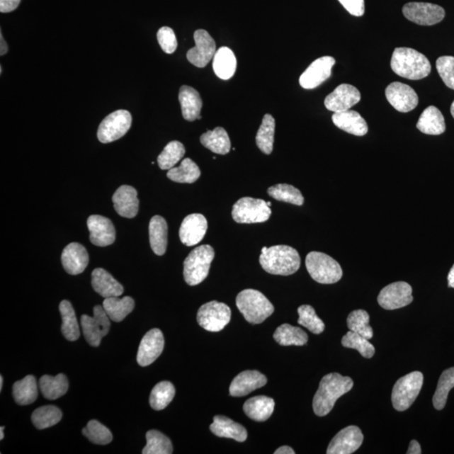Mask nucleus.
Returning a JSON list of instances; mask_svg holds the SVG:
<instances>
[{
  "instance_id": "nucleus-23",
  "label": "nucleus",
  "mask_w": 454,
  "mask_h": 454,
  "mask_svg": "<svg viewBox=\"0 0 454 454\" xmlns=\"http://www.w3.org/2000/svg\"><path fill=\"white\" fill-rule=\"evenodd\" d=\"M89 254L83 245L72 242L67 245L62 254V263L66 272L71 276L82 273L89 264Z\"/></svg>"
},
{
  "instance_id": "nucleus-7",
  "label": "nucleus",
  "mask_w": 454,
  "mask_h": 454,
  "mask_svg": "<svg viewBox=\"0 0 454 454\" xmlns=\"http://www.w3.org/2000/svg\"><path fill=\"white\" fill-rule=\"evenodd\" d=\"M422 373L415 371L399 379L391 395L393 407L398 412L407 411L416 401L424 385Z\"/></svg>"
},
{
  "instance_id": "nucleus-21",
  "label": "nucleus",
  "mask_w": 454,
  "mask_h": 454,
  "mask_svg": "<svg viewBox=\"0 0 454 454\" xmlns=\"http://www.w3.org/2000/svg\"><path fill=\"white\" fill-rule=\"evenodd\" d=\"M87 226L91 232L89 239L93 245L107 246L115 241V229L109 218L102 215H93L89 217Z\"/></svg>"
},
{
  "instance_id": "nucleus-43",
  "label": "nucleus",
  "mask_w": 454,
  "mask_h": 454,
  "mask_svg": "<svg viewBox=\"0 0 454 454\" xmlns=\"http://www.w3.org/2000/svg\"><path fill=\"white\" fill-rule=\"evenodd\" d=\"M62 413L60 409L54 406H46L38 408L31 416L34 426L39 430H43L55 426L62 419Z\"/></svg>"
},
{
  "instance_id": "nucleus-14",
  "label": "nucleus",
  "mask_w": 454,
  "mask_h": 454,
  "mask_svg": "<svg viewBox=\"0 0 454 454\" xmlns=\"http://www.w3.org/2000/svg\"><path fill=\"white\" fill-rule=\"evenodd\" d=\"M335 64L334 57L330 56L319 57L301 74L300 86L305 89H313L320 86L331 77V69Z\"/></svg>"
},
{
  "instance_id": "nucleus-46",
  "label": "nucleus",
  "mask_w": 454,
  "mask_h": 454,
  "mask_svg": "<svg viewBox=\"0 0 454 454\" xmlns=\"http://www.w3.org/2000/svg\"><path fill=\"white\" fill-rule=\"evenodd\" d=\"M370 314L367 312L363 310H356L351 312L348 317V329L370 340L374 336V331L370 325Z\"/></svg>"
},
{
  "instance_id": "nucleus-1",
  "label": "nucleus",
  "mask_w": 454,
  "mask_h": 454,
  "mask_svg": "<svg viewBox=\"0 0 454 454\" xmlns=\"http://www.w3.org/2000/svg\"><path fill=\"white\" fill-rule=\"evenodd\" d=\"M353 387L350 377L331 373L322 378L313 399V410L318 416L329 414L336 401Z\"/></svg>"
},
{
  "instance_id": "nucleus-52",
  "label": "nucleus",
  "mask_w": 454,
  "mask_h": 454,
  "mask_svg": "<svg viewBox=\"0 0 454 454\" xmlns=\"http://www.w3.org/2000/svg\"><path fill=\"white\" fill-rule=\"evenodd\" d=\"M157 40L165 53L172 54L176 51L178 42L173 29L168 26L161 27L157 31Z\"/></svg>"
},
{
  "instance_id": "nucleus-24",
  "label": "nucleus",
  "mask_w": 454,
  "mask_h": 454,
  "mask_svg": "<svg viewBox=\"0 0 454 454\" xmlns=\"http://www.w3.org/2000/svg\"><path fill=\"white\" fill-rule=\"evenodd\" d=\"M114 208L120 217L132 219L136 217L139 210V200L136 188L129 186H120L115 192Z\"/></svg>"
},
{
  "instance_id": "nucleus-13",
  "label": "nucleus",
  "mask_w": 454,
  "mask_h": 454,
  "mask_svg": "<svg viewBox=\"0 0 454 454\" xmlns=\"http://www.w3.org/2000/svg\"><path fill=\"white\" fill-rule=\"evenodd\" d=\"M413 301L412 288L407 282H395L384 288L378 296V303L385 310L407 307Z\"/></svg>"
},
{
  "instance_id": "nucleus-54",
  "label": "nucleus",
  "mask_w": 454,
  "mask_h": 454,
  "mask_svg": "<svg viewBox=\"0 0 454 454\" xmlns=\"http://www.w3.org/2000/svg\"><path fill=\"white\" fill-rule=\"evenodd\" d=\"M21 0H0V12L10 13L16 10Z\"/></svg>"
},
{
  "instance_id": "nucleus-30",
  "label": "nucleus",
  "mask_w": 454,
  "mask_h": 454,
  "mask_svg": "<svg viewBox=\"0 0 454 454\" xmlns=\"http://www.w3.org/2000/svg\"><path fill=\"white\" fill-rule=\"evenodd\" d=\"M276 402L273 399L259 395L247 399L244 406L245 414L256 421H265L273 413Z\"/></svg>"
},
{
  "instance_id": "nucleus-40",
  "label": "nucleus",
  "mask_w": 454,
  "mask_h": 454,
  "mask_svg": "<svg viewBox=\"0 0 454 454\" xmlns=\"http://www.w3.org/2000/svg\"><path fill=\"white\" fill-rule=\"evenodd\" d=\"M274 130H276V120L271 115L263 116L262 124L256 136V143L264 154H271L274 142Z\"/></svg>"
},
{
  "instance_id": "nucleus-27",
  "label": "nucleus",
  "mask_w": 454,
  "mask_h": 454,
  "mask_svg": "<svg viewBox=\"0 0 454 454\" xmlns=\"http://www.w3.org/2000/svg\"><path fill=\"white\" fill-rule=\"evenodd\" d=\"M210 429L219 438H232L240 443L245 442L247 438V431L244 426L224 416H215Z\"/></svg>"
},
{
  "instance_id": "nucleus-56",
  "label": "nucleus",
  "mask_w": 454,
  "mask_h": 454,
  "mask_svg": "<svg viewBox=\"0 0 454 454\" xmlns=\"http://www.w3.org/2000/svg\"><path fill=\"white\" fill-rule=\"evenodd\" d=\"M0 40H1V44H0V55L4 56L8 52V45L6 42V40L4 39L3 34H0Z\"/></svg>"
},
{
  "instance_id": "nucleus-39",
  "label": "nucleus",
  "mask_w": 454,
  "mask_h": 454,
  "mask_svg": "<svg viewBox=\"0 0 454 454\" xmlns=\"http://www.w3.org/2000/svg\"><path fill=\"white\" fill-rule=\"evenodd\" d=\"M200 175V170L195 161L186 159L182 161L179 167L169 169L167 177L174 182L193 183L199 179Z\"/></svg>"
},
{
  "instance_id": "nucleus-20",
  "label": "nucleus",
  "mask_w": 454,
  "mask_h": 454,
  "mask_svg": "<svg viewBox=\"0 0 454 454\" xmlns=\"http://www.w3.org/2000/svg\"><path fill=\"white\" fill-rule=\"evenodd\" d=\"M208 229V220L203 215H188L184 218L179 229V237L183 244L187 246H195L203 240Z\"/></svg>"
},
{
  "instance_id": "nucleus-8",
  "label": "nucleus",
  "mask_w": 454,
  "mask_h": 454,
  "mask_svg": "<svg viewBox=\"0 0 454 454\" xmlns=\"http://www.w3.org/2000/svg\"><path fill=\"white\" fill-rule=\"evenodd\" d=\"M271 214L267 202L250 197L238 200L232 208V218L240 224L265 222L271 217Z\"/></svg>"
},
{
  "instance_id": "nucleus-55",
  "label": "nucleus",
  "mask_w": 454,
  "mask_h": 454,
  "mask_svg": "<svg viewBox=\"0 0 454 454\" xmlns=\"http://www.w3.org/2000/svg\"><path fill=\"white\" fill-rule=\"evenodd\" d=\"M407 454H420L421 453V448L419 443L416 440H412L409 446Z\"/></svg>"
},
{
  "instance_id": "nucleus-36",
  "label": "nucleus",
  "mask_w": 454,
  "mask_h": 454,
  "mask_svg": "<svg viewBox=\"0 0 454 454\" xmlns=\"http://www.w3.org/2000/svg\"><path fill=\"white\" fill-rule=\"evenodd\" d=\"M103 307L111 321L120 322L132 312L135 301L130 296H125L123 299L119 297L106 298L103 302Z\"/></svg>"
},
{
  "instance_id": "nucleus-45",
  "label": "nucleus",
  "mask_w": 454,
  "mask_h": 454,
  "mask_svg": "<svg viewBox=\"0 0 454 454\" xmlns=\"http://www.w3.org/2000/svg\"><path fill=\"white\" fill-rule=\"evenodd\" d=\"M269 196L278 201L286 202V203L295 205H303L304 197L301 192L294 186L287 183L276 184L268 188Z\"/></svg>"
},
{
  "instance_id": "nucleus-25",
  "label": "nucleus",
  "mask_w": 454,
  "mask_h": 454,
  "mask_svg": "<svg viewBox=\"0 0 454 454\" xmlns=\"http://www.w3.org/2000/svg\"><path fill=\"white\" fill-rule=\"evenodd\" d=\"M336 127L357 137L365 136L368 127L366 120L355 110H346L334 113L331 117Z\"/></svg>"
},
{
  "instance_id": "nucleus-12",
  "label": "nucleus",
  "mask_w": 454,
  "mask_h": 454,
  "mask_svg": "<svg viewBox=\"0 0 454 454\" xmlns=\"http://www.w3.org/2000/svg\"><path fill=\"white\" fill-rule=\"evenodd\" d=\"M402 11L407 20L420 25L438 24L445 17L444 8L431 3H408L404 4Z\"/></svg>"
},
{
  "instance_id": "nucleus-41",
  "label": "nucleus",
  "mask_w": 454,
  "mask_h": 454,
  "mask_svg": "<svg viewBox=\"0 0 454 454\" xmlns=\"http://www.w3.org/2000/svg\"><path fill=\"white\" fill-rule=\"evenodd\" d=\"M175 395L174 386L169 381H161L152 389L150 395V406L155 411L164 410L172 402Z\"/></svg>"
},
{
  "instance_id": "nucleus-57",
  "label": "nucleus",
  "mask_w": 454,
  "mask_h": 454,
  "mask_svg": "<svg viewBox=\"0 0 454 454\" xmlns=\"http://www.w3.org/2000/svg\"><path fill=\"white\" fill-rule=\"evenodd\" d=\"M276 454H295V452L294 451V449L289 447V446H283L280 447V448H278L276 452H274Z\"/></svg>"
},
{
  "instance_id": "nucleus-17",
  "label": "nucleus",
  "mask_w": 454,
  "mask_h": 454,
  "mask_svg": "<svg viewBox=\"0 0 454 454\" xmlns=\"http://www.w3.org/2000/svg\"><path fill=\"white\" fill-rule=\"evenodd\" d=\"M361 101V93L356 87L343 84L327 96L324 104L328 110L339 113L350 110Z\"/></svg>"
},
{
  "instance_id": "nucleus-61",
  "label": "nucleus",
  "mask_w": 454,
  "mask_h": 454,
  "mask_svg": "<svg viewBox=\"0 0 454 454\" xmlns=\"http://www.w3.org/2000/svg\"><path fill=\"white\" fill-rule=\"evenodd\" d=\"M450 111H451V114H452V115H453V117L454 118V101L453 102V104L451 106Z\"/></svg>"
},
{
  "instance_id": "nucleus-16",
  "label": "nucleus",
  "mask_w": 454,
  "mask_h": 454,
  "mask_svg": "<svg viewBox=\"0 0 454 454\" xmlns=\"http://www.w3.org/2000/svg\"><path fill=\"white\" fill-rule=\"evenodd\" d=\"M194 38L195 47L188 51V60L197 67H205L217 52V46L214 39L205 30H197Z\"/></svg>"
},
{
  "instance_id": "nucleus-11",
  "label": "nucleus",
  "mask_w": 454,
  "mask_h": 454,
  "mask_svg": "<svg viewBox=\"0 0 454 454\" xmlns=\"http://www.w3.org/2000/svg\"><path fill=\"white\" fill-rule=\"evenodd\" d=\"M110 320L104 307L101 305L94 307L93 317L83 314L81 317V327H82L84 338L92 347H98L102 339L109 334Z\"/></svg>"
},
{
  "instance_id": "nucleus-4",
  "label": "nucleus",
  "mask_w": 454,
  "mask_h": 454,
  "mask_svg": "<svg viewBox=\"0 0 454 454\" xmlns=\"http://www.w3.org/2000/svg\"><path fill=\"white\" fill-rule=\"evenodd\" d=\"M236 304L244 318L251 324H260L274 312L266 296L256 290H244L237 295Z\"/></svg>"
},
{
  "instance_id": "nucleus-58",
  "label": "nucleus",
  "mask_w": 454,
  "mask_h": 454,
  "mask_svg": "<svg viewBox=\"0 0 454 454\" xmlns=\"http://www.w3.org/2000/svg\"><path fill=\"white\" fill-rule=\"evenodd\" d=\"M448 287L453 288V289H454V264L451 268L450 272H449L448 273Z\"/></svg>"
},
{
  "instance_id": "nucleus-28",
  "label": "nucleus",
  "mask_w": 454,
  "mask_h": 454,
  "mask_svg": "<svg viewBox=\"0 0 454 454\" xmlns=\"http://www.w3.org/2000/svg\"><path fill=\"white\" fill-rule=\"evenodd\" d=\"M178 101L181 102L182 114L188 121L200 120L202 102L200 93L194 88L183 85L179 89Z\"/></svg>"
},
{
  "instance_id": "nucleus-49",
  "label": "nucleus",
  "mask_w": 454,
  "mask_h": 454,
  "mask_svg": "<svg viewBox=\"0 0 454 454\" xmlns=\"http://www.w3.org/2000/svg\"><path fill=\"white\" fill-rule=\"evenodd\" d=\"M341 344L344 348L356 349L366 358H371L375 353L374 345L370 343V340L352 331H349L344 336Z\"/></svg>"
},
{
  "instance_id": "nucleus-34",
  "label": "nucleus",
  "mask_w": 454,
  "mask_h": 454,
  "mask_svg": "<svg viewBox=\"0 0 454 454\" xmlns=\"http://www.w3.org/2000/svg\"><path fill=\"white\" fill-rule=\"evenodd\" d=\"M13 397L20 406H26L37 401L38 387L35 378L27 375L23 380L16 382L13 385Z\"/></svg>"
},
{
  "instance_id": "nucleus-35",
  "label": "nucleus",
  "mask_w": 454,
  "mask_h": 454,
  "mask_svg": "<svg viewBox=\"0 0 454 454\" xmlns=\"http://www.w3.org/2000/svg\"><path fill=\"white\" fill-rule=\"evenodd\" d=\"M39 388L45 398L56 399L67 393L69 380L62 374L57 376L44 375L39 380Z\"/></svg>"
},
{
  "instance_id": "nucleus-19",
  "label": "nucleus",
  "mask_w": 454,
  "mask_h": 454,
  "mask_svg": "<svg viewBox=\"0 0 454 454\" xmlns=\"http://www.w3.org/2000/svg\"><path fill=\"white\" fill-rule=\"evenodd\" d=\"M164 336L159 329H152L147 332L141 341L137 353V363L142 367L150 365L163 353Z\"/></svg>"
},
{
  "instance_id": "nucleus-51",
  "label": "nucleus",
  "mask_w": 454,
  "mask_h": 454,
  "mask_svg": "<svg viewBox=\"0 0 454 454\" xmlns=\"http://www.w3.org/2000/svg\"><path fill=\"white\" fill-rule=\"evenodd\" d=\"M436 67L443 83L454 91V57H440L436 62Z\"/></svg>"
},
{
  "instance_id": "nucleus-32",
  "label": "nucleus",
  "mask_w": 454,
  "mask_h": 454,
  "mask_svg": "<svg viewBox=\"0 0 454 454\" xmlns=\"http://www.w3.org/2000/svg\"><path fill=\"white\" fill-rule=\"evenodd\" d=\"M150 244L154 254L163 256L168 246V224L164 217L155 215L149 223Z\"/></svg>"
},
{
  "instance_id": "nucleus-3",
  "label": "nucleus",
  "mask_w": 454,
  "mask_h": 454,
  "mask_svg": "<svg viewBox=\"0 0 454 454\" xmlns=\"http://www.w3.org/2000/svg\"><path fill=\"white\" fill-rule=\"evenodd\" d=\"M391 69L404 79L420 80L431 74V66L428 57L412 48H395L391 57Z\"/></svg>"
},
{
  "instance_id": "nucleus-5",
  "label": "nucleus",
  "mask_w": 454,
  "mask_h": 454,
  "mask_svg": "<svg viewBox=\"0 0 454 454\" xmlns=\"http://www.w3.org/2000/svg\"><path fill=\"white\" fill-rule=\"evenodd\" d=\"M215 251L210 245L195 247L183 263V277L188 285L195 286L208 278Z\"/></svg>"
},
{
  "instance_id": "nucleus-38",
  "label": "nucleus",
  "mask_w": 454,
  "mask_h": 454,
  "mask_svg": "<svg viewBox=\"0 0 454 454\" xmlns=\"http://www.w3.org/2000/svg\"><path fill=\"white\" fill-rule=\"evenodd\" d=\"M273 339L281 346H303L307 344L308 335L301 328L286 323L277 328Z\"/></svg>"
},
{
  "instance_id": "nucleus-62",
  "label": "nucleus",
  "mask_w": 454,
  "mask_h": 454,
  "mask_svg": "<svg viewBox=\"0 0 454 454\" xmlns=\"http://www.w3.org/2000/svg\"><path fill=\"white\" fill-rule=\"evenodd\" d=\"M267 204H268V205L269 206V208H271V205H272V204H271V202H268V203H267Z\"/></svg>"
},
{
  "instance_id": "nucleus-44",
  "label": "nucleus",
  "mask_w": 454,
  "mask_h": 454,
  "mask_svg": "<svg viewBox=\"0 0 454 454\" xmlns=\"http://www.w3.org/2000/svg\"><path fill=\"white\" fill-rule=\"evenodd\" d=\"M184 154H186V148L181 142H171L157 157V164L161 169L169 170L183 159Z\"/></svg>"
},
{
  "instance_id": "nucleus-60",
  "label": "nucleus",
  "mask_w": 454,
  "mask_h": 454,
  "mask_svg": "<svg viewBox=\"0 0 454 454\" xmlns=\"http://www.w3.org/2000/svg\"><path fill=\"white\" fill-rule=\"evenodd\" d=\"M3 385H4V378L1 375V376H0V390H2Z\"/></svg>"
},
{
  "instance_id": "nucleus-50",
  "label": "nucleus",
  "mask_w": 454,
  "mask_h": 454,
  "mask_svg": "<svg viewBox=\"0 0 454 454\" xmlns=\"http://www.w3.org/2000/svg\"><path fill=\"white\" fill-rule=\"evenodd\" d=\"M83 434L94 444L106 445L113 440L111 431L96 420L89 421L86 428L83 429Z\"/></svg>"
},
{
  "instance_id": "nucleus-42",
  "label": "nucleus",
  "mask_w": 454,
  "mask_h": 454,
  "mask_svg": "<svg viewBox=\"0 0 454 454\" xmlns=\"http://www.w3.org/2000/svg\"><path fill=\"white\" fill-rule=\"evenodd\" d=\"M147 445L143 448V454H171L173 453V444L164 434L157 430L148 431L146 435Z\"/></svg>"
},
{
  "instance_id": "nucleus-48",
  "label": "nucleus",
  "mask_w": 454,
  "mask_h": 454,
  "mask_svg": "<svg viewBox=\"0 0 454 454\" xmlns=\"http://www.w3.org/2000/svg\"><path fill=\"white\" fill-rule=\"evenodd\" d=\"M300 325L307 328L314 334H321L325 330L324 322L319 317L314 309L309 305H301L298 308Z\"/></svg>"
},
{
  "instance_id": "nucleus-10",
  "label": "nucleus",
  "mask_w": 454,
  "mask_h": 454,
  "mask_svg": "<svg viewBox=\"0 0 454 454\" xmlns=\"http://www.w3.org/2000/svg\"><path fill=\"white\" fill-rule=\"evenodd\" d=\"M132 117L125 110H115L106 116L98 127L97 137L102 143L113 142L127 133L132 127Z\"/></svg>"
},
{
  "instance_id": "nucleus-33",
  "label": "nucleus",
  "mask_w": 454,
  "mask_h": 454,
  "mask_svg": "<svg viewBox=\"0 0 454 454\" xmlns=\"http://www.w3.org/2000/svg\"><path fill=\"white\" fill-rule=\"evenodd\" d=\"M200 142L215 154L226 155L231 150L230 137L222 127H217L202 135Z\"/></svg>"
},
{
  "instance_id": "nucleus-53",
  "label": "nucleus",
  "mask_w": 454,
  "mask_h": 454,
  "mask_svg": "<svg viewBox=\"0 0 454 454\" xmlns=\"http://www.w3.org/2000/svg\"><path fill=\"white\" fill-rule=\"evenodd\" d=\"M347 11L353 16L361 17L364 15V0H339Z\"/></svg>"
},
{
  "instance_id": "nucleus-31",
  "label": "nucleus",
  "mask_w": 454,
  "mask_h": 454,
  "mask_svg": "<svg viewBox=\"0 0 454 454\" xmlns=\"http://www.w3.org/2000/svg\"><path fill=\"white\" fill-rule=\"evenodd\" d=\"M213 69L218 78L227 80L233 77L237 69L235 54L230 48L222 47L215 52L213 57Z\"/></svg>"
},
{
  "instance_id": "nucleus-29",
  "label": "nucleus",
  "mask_w": 454,
  "mask_h": 454,
  "mask_svg": "<svg viewBox=\"0 0 454 454\" xmlns=\"http://www.w3.org/2000/svg\"><path fill=\"white\" fill-rule=\"evenodd\" d=\"M416 128L422 133L438 136L446 130L442 112L435 106H429L422 112L416 124Z\"/></svg>"
},
{
  "instance_id": "nucleus-18",
  "label": "nucleus",
  "mask_w": 454,
  "mask_h": 454,
  "mask_svg": "<svg viewBox=\"0 0 454 454\" xmlns=\"http://www.w3.org/2000/svg\"><path fill=\"white\" fill-rule=\"evenodd\" d=\"M363 442V435L356 426L341 430L332 438L327 448V454H351L357 451Z\"/></svg>"
},
{
  "instance_id": "nucleus-26",
  "label": "nucleus",
  "mask_w": 454,
  "mask_h": 454,
  "mask_svg": "<svg viewBox=\"0 0 454 454\" xmlns=\"http://www.w3.org/2000/svg\"><path fill=\"white\" fill-rule=\"evenodd\" d=\"M92 286L102 297H119L123 294L124 288L105 269L96 268L92 273Z\"/></svg>"
},
{
  "instance_id": "nucleus-37",
  "label": "nucleus",
  "mask_w": 454,
  "mask_h": 454,
  "mask_svg": "<svg viewBox=\"0 0 454 454\" xmlns=\"http://www.w3.org/2000/svg\"><path fill=\"white\" fill-rule=\"evenodd\" d=\"M62 324V335L67 340L74 341L80 336L79 326L73 305L67 300H62L59 305Z\"/></svg>"
},
{
  "instance_id": "nucleus-47",
  "label": "nucleus",
  "mask_w": 454,
  "mask_h": 454,
  "mask_svg": "<svg viewBox=\"0 0 454 454\" xmlns=\"http://www.w3.org/2000/svg\"><path fill=\"white\" fill-rule=\"evenodd\" d=\"M454 387V368L445 370L440 377L437 390L433 395V402L435 409L443 410L446 406L449 391Z\"/></svg>"
},
{
  "instance_id": "nucleus-9",
  "label": "nucleus",
  "mask_w": 454,
  "mask_h": 454,
  "mask_svg": "<svg viewBox=\"0 0 454 454\" xmlns=\"http://www.w3.org/2000/svg\"><path fill=\"white\" fill-rule=\"evenodd\" d=\"M231 317L230 307L215 300L202 305L197 314L199 325L206 331L213 332L223 330L230 322Z\"/></svg>"
},
{
  "instance_id": "nucleus-22",
  "label": "nucleus",
  "mask_w": 454,
  "mask_h": 454,
  "mask_svg": "<svg viewBox=\"0 0 454 454\" xmlns=\"http://www.w3.org/2000/svg\"><path fill=\"white\" fill-rule=\"evenodd\" d=\"M267 377L256 370L242 372L234 379L229 388L233 397H242L267 384Z\"/></svg>"
},
{
  "instance_id": "nucleus-6",
  "label": "nucleus",
  "mask_w": 454,
  "mask_h": 454,
  "mask_svg": "<svg viewBox=\"0 0 454 454\" xmlns=\"http://www.w3.org/2000/svg\"><path fill=\"white\" fill-rule=\"evenodd\" d=\"M305 266L313 280L323 285L335 284L344 274L341 265L334 259L320 251L308 254Z\"/></svg>"
},
{
  "instance_id": "nucleus-59",
  "label": "nucleus",
  "mask_w": 454,
  "mask_h": 454,
  "mask_svg": "<svg viewBox=\"0 0 454 454\" xmlns=\"http://www.w3.org/2000/svg\"><path fill=\"white\" fill-rule=\"evenodd\" d=\"M4 426H1V429H0V440L4 439Z\"/></svg>"
},
{
  "instance_id": "nucleus-2",
  "label": "nucleus",
  "mask_w": 454,
  "mask_h": 454,
  "mask_svg": "<svg viewBox=\"0 0 454 454\" xmlns=\"http://www.w3.org/2000/svg\"><path fill=\"white\" fill-rule=\"evenodd\" d=\"M259 263L268 273L288 276L299 271L300 257L297 250L290 246H263Z\"/></svg>"
},
{
  "instance_id": "nucleus-15",
  "label": "nucleus",
  "mask_w": 454,
  "mask_h": 454,
  "mask_svg": "<svg viewBox=\"0 0 454 454\" xmlns=\"http://www.w3.org/2000/svg\"><path fill=\"white\" fill-rule=\"evenodd\" d=\"M385 96L390 104L402 113L414 110L419 102L414 89L406 84L399 82L389 84L385 89Z\"/></svg>"
}]
</instances>
